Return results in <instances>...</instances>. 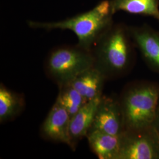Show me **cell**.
Instances as JSON below:
<instances>
[{
  "label": "cell",
  "instance_id": "6da1fadb",
  "mask_svg": "<svg viewBox=\"0 0 159 159\" xmlns=\"http://www.w3.org/2000/svg\"><path fill=\"white\" fill-rule=\"evenodd\" d=\"M111 1L104 0L93 9L56 22L28 21L29 26L34 29L68 30L77 37L78 46L92 51L93 47L104 32L113 24V16Z\"/></svg>",
  "mask_w": 159,
  "mask_h": 159
},
{
  "label": "cell",
  "instance_id": "7a4b0ae2",
  "mask_svg": "<svg viewBox=\"0 0 159 159\" xmlns=\"http://www.w3.org/2000/svg\"><path fill=\"white\" fill-rule=\"evenodd\" d=\"M129 28L113 24L97 41L94 51L95 66L106 75H119L130 67L133 57Z\"/></svg>",
  "mask_w": 159,
  "mask_h": 159
},
{
  "label": "cell",
  "instance_id": "3957f363",
  "mask_svg": "<svg viewBox=\"0 0 159 159\" xmlns=\"http://www.w3.org/2000/svg\"><path fill=\"white\" fill-rule=\"evenodd\" d=\"M120 102L125 131L137 130L152 125L159 106V85L150 82L131 85Z\"/></svg>",
  "mask_w": 159,
  "mask_h": 159
},
{
  "label": "cell",
  "instance_id": "277c9868",
  "mask_svg": "<svg viewBox=\"0 0 159 159\" xmlns=\"http://www.w3.org/2000/svg\"><path fill=\"white\" fill-rule=\"evenodd\" d=\"M94 66L93 51L78 45L63 46L51 51L47 60L46 70L60 86L70 83L79 74Z\"/></svg>",
  "mask_w": 159,
  "mask_h": 159
},
{
  "label": "cell",
  "instance_id": "5b68a950",
  "mask_svg": "<svg viewBox=\"0 0 159 159\" xmlns=\"http://www.w3.org/2000/svg\"><path fill=\"white\" fill-rule=\"evenodd\" d=\"M118 159H159V133L153 125L121 135Z\"/></svg>",
  "mask_w": 159,
  "mask_h": 159
},
{
  "label": "cell",
  "instance_id": "8992f818",
  "mask_svg": "<svg viewBox=\"0 0 159 159\" xmlns=\"http://www.w3.org/2000/svg\"><path fill=\"white\" fill-rule=\"evenodd\" d=\"M94 130L114 136L121 135L125 132L124 119L120 102L102 96L90 129Z\"/></svg>",
  "mask_w": 159,
  "mask_h": 159
},
{
  "label": "cell",
  "instance_id": "52a82bcc",
  "mask_svg": "<svg viewBox=\"0 0 159 159\" xmlns=\"http://www.w3.org/2000/svg\"><path fill=\"white\" fill-rule=\"evenodd\" d=\"M70 120L68 111L57 98L41 126V134L47 139L73 148L70 134Z\"/></svg>",
  "mask_w": 159,
  "mask_h": 159
},
{
  "label": "cell",
  "instance_id": "ba28073f",
  "mask_svg": "<svg viewBox=\"0 0 159 159\" xmlns=\"http://www.w3.org/2000/svg\"><path fill=\"white\" fill-rule=\"evenodd\" d=\"M129 31L148 67L159 73V32L147 25L129 28Z\"/></svg>",
  "mask_w": 159,
  "mask_h": 159
},
{
  "label": "cell",
  "instance_id": "9c48e42d",
  "mask_svg": "<svg viewBox=\"0 0 159 159\" xmlns=\"http://www.w3.org/2000/svg\"><path fill=\"white\" fill-rule=\"evenodd\" d=\"M106 75L94 66L79 74L69 84L89 102L102 96Z\"/></svg>",
  "mask_w": 159,
  "mask_h": 159
},
{
  "label": "cell",
  "instance_id": "30bf717a",
  "mask_svg": "<svg viewBox=\"0 0 159 159\" xmlns=\"http://www.w3.org/2000/svg\"><path fill=\"white\" fill-rule=\"evenodd\" d=\"M121 135L114 136L94 130L89 131L87 138L92 151L99 159H118Z\"/></svg>",
  "mask_w": 159,
  "mask_h": 159
},
{
  "label": "cell",
  "instance_id": "8fae6325",
  "mask_svg": "<svg viewBox=\"0 0 159 159\" xmlns=\"http://www.w3.org/2000/svg\"><path fill=\"white\" fill-rule=\"evenodd\" d=\"M102 97L88 102L71 118L70 134L73 149L75 148V143L79 140L84 137H87L93 124L97 108Z\"/></svg>",
  "mask_w": 159,
  "mask_h": 159
},
{
  "label": "cell",
  "instance_id": "7c38bea8",
  "mask_svg": "<svg viewBox=\"0 0 159 159\" xmlns=\"http://www.w3.org/2000/svg\"><path fill=\"white\" fill-rule=\"evenodd\" d=\"M114 14L122 11L152 17L159 22V0H110Z\"/></svg>",
  "mask_w": 159,
  "mask_h": 159
},
{
  "label": "cell",
  "instance_id": "4fadbf2b",
  "mask_svg": "<svg viewBox=\"0 0 159 159\" xmlns=\"http://www.w3.org/2000/svg\"><path fill=\"white\" fill-rule=\"evenodd\" d=\"M24 105L23 97L7 89L0 87V121L3 123L11 120L20 113Z\"/></svg>",
  "mask_w": 159,
  "mask_h": 159
},
{
  "label": "cell",
  "instance_id": "5bb4252c",
  "mask_svg": "<svg viewBox=\"0 0 159 159\" xmlns=\"http://www.w3.org/2000/svg\"><path fill=\"white\" fill-rule=\"evenodd\" d=\"M57 98L67 110L71 118L88 102L69 83L60 85V91Z\"/></svg>",
  "mask_w": 159,
  "mask_h": 159
},
{
  "label": "cell",
  "instance_id": "9a60e30c",
  "mask_svg": "<svg viewBox=\"0 0 159 159\" xmlns=\"http://www.w3.org/2000/svg\"><path fill=\"white\" fill-rule=\"evenodd\" d=\"M153 125L154 127L156 128V129L158 131V132L159 133V103L157 110L156 119H155V120L154 121Z\"/></svg>",
  "mask_w": 159,
  "mask_h": 159
}]
</instances>
